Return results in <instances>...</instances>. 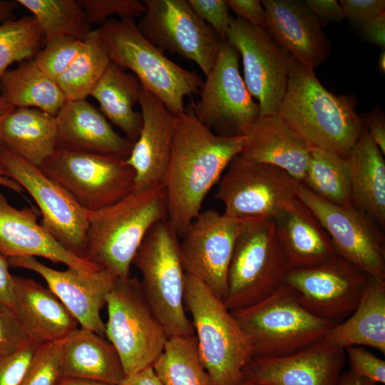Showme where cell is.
I'll use <instances>...</instances> for the list:
<instances>
[{
    "label": "cell",
    "mask_w": 385,
    "mask_h": 385,
    "mask_svg": "<svg viewBox=\"0 0 385 385\" xmlns=\"http://www.w3.org/2000/svg\"><path fill=\"white\" fill-rule=\"evenodd\" d=\"M244 136H221L196 117L192 103L176 116L165 182L168 220L178 236L201 211L211 188L240 155Z\"/></svg>",
    "instance_id": "1"
},
{
    "label": "cell",
    "mask_w": 385,
    "mask_h": 385,
    "mask_svg": "<svg viewBox=\"0 0 385 385\" xmlns=\"http://www.w3.org/2000/svg\"><path fill=\"white\" fill-rule=\"evenodd\" d=\"M302 184L332 203L347 208L354 207L349 166L345 157L309 147V164Z\"/></svg>",
    "instance_id": "34"
},
{
    "label": "cell",
    "mask_w": 385,
    "mask_h": 385,
    "mask_svg": "<svg viewBox=\"0 0 385 385\" xmlns=\"http://www.w3.org/2000/svg\"><path fill=\"white\" fill-rule=\"evenodd\" d=\"M39 215L34 207L12 206L0 192V253L7 259L41 257L87 273L101 269L67 251L38 222Z\"/></svg>",
    "instance_id": "23"
},
{
    "label": "cell",
    "mask_w": 385,
    "mask_h": 385,
    "mask_svg": "<svg viewBox=\"0 0 385 385\" xmlns=\"http://www.w3.org/2000/svg\"><path fill=\"white\" fill-rule=\"evenodd\" d=\"M56 150L127 158L133 144L113 128L105 115L86 100L66 101L56 115Z\"/></svg>",
    "instance_id": "24"
},
{
    "label": "cell",
    "mask_w": 385,
    "mask_h": 385,
    "mask_svg": "<svg viewBox=\"0 0 385 385\" xmlns=\"http://www.w3.org/2000/svg\"><path fill=\"white\" fill-rule=\"evenodd\" d=\"M40 345L31 341L16 353L0 356V385H20Z\"/></svg>",
    "instance_id": "43"
},
{
    "label": "cell",
    "mask_w": 385,
    "mask_h": 385,
    "mask_svg": "<svg viewBox=\"0 0 385 385\" xmlns=\"http://www.w3.org/2000/svg\"><path fill=\"white\" fill-rule=\"evenodd\" d=\"M351 367L356 375L382 384H385V361L361 346L344 349Z\"/></svg>",
    "instance_id": "45"
},
{
    "label": "cell",
    "mask_w": 385,
    "mask_h": 385,
    "mask_svg": "<svg viewBox=\"0 0 385 385\" xmlns=\"http://www.w3.org/2000/svg\"><path fill=\"white\" fill-rule=\"evenodd\" d=\"M63 340L41 344L20 385H55L61 377Z\"/></svg>",
    "instance_id": "40"
},
{
    "label": "cell",
    "mask_w": 385,
    "mask_h": 385,
    "mask_svg": "<svg viewBox=\"0 0 385 385\" xmlns=\"http://www.w3.org/2000/svg\"><path fill=\"white\" fill-rule=\"evenodd\" d=\"M241 56L244 82L257 100L260 117L277 116L289 72L290 56L263 27L231 18L227 40Z\"/></svg>",
    "instance_id": "16"
},
{
    "label": "cell",
    "mask_w": 385,
    "mask_h": 385,
    "mask_svg": "<svg viewBox=\"0 0 385 385\" xmlns=\"http://www.w3.org/2000/svg\"><path fill=\"white\" fill-rule=\"evenodd\" d=\"M31 341L14 310L0 303V356L16 353Z\"/></svg>",
    "instance_id": "42"
},
{
    "label": "cell",
    "mask_w": 385,
    "mask_h": 385,
    "mask_svg": "<svg viewBox=\"0 0 385 385\" xmlns=\"http://www.w3.org/2000/svg\"><path fill=\"white\" fill-rule=\"evenodd\" d=\"M166 219L165 185L134 190L113 205L89 211L86 260L118 278L129 277L145 236L155 224Z\"/></svg>",
    "instance_id": "3"
},
{
    "label": "cell",
    "mask_w": 385,
    "mask_h": 385,
    "mask_svg": "<svg viewBox=\"0 0 385 385\" xmlns=\"http://www.w3.org/2000/svg\"><path fill=\"white\" fill-rule=\"evenodd\" d=\"M240 155L279 168L303 181L309 160V147L278 116L259 117L244 135Z\"/></svg>",
    "instance_id": "27"
},
{
    "label": "cell",
    "mask_w": 385,
    "mask_h": 385,
    "mask_svg": "<svg viewBox=\"0 0 385 385\" xmlns=\"http://www.w3.org/2000/svg\"><path fill=\"white\" fill-rule=\"evenodd\" d=\"M110 63L98 30H92L78 55L56 81L66 101L91 96Z\"/></svg>",
    "instance_id": "37"
},
{
    "label": "cell",
    "mask_w": 385,
    "mask_h": 385,
    "mask_svg": "<svg viewBox=\"0 0 385 385\" xmlns=\"http://www.w3.org/2000/svg\"><path fill=\"white\" fill-rule=\"evenodd\" d=\"M345 358L344 349L320 342L282 356L252 358L242 380L255 385H338Z\"/></svg>",
    "instance_id": "20"
},
{
    "label": "cell",
    "mask_w": 385,
    "mask_h": 385,
    "mask_svg": "<svg viewBox=\"0 0 385 385\" xmlns=\"http://www.w3.org/2000/svg\"><path fill=\"white\" fill-rule=\"evenodd\" d=\"M118 385H163L152 366L125 376Z\"/></svg>",
    "instance_id": "52"
},
{
    "label": "cell",
    "mask_w": 385,
    "mask_h": 385,
    "mask_svg": "<svg viewBox=\"0 0 385 385\" xmlns=\"http://www.w3.org/2000/svg\"><path fill=\"white\" fill-rule=\"evenodd\" d=\"M179 242L168 219L160 221L145 236L132 263L141 273L143 294L168 339L195 334L185 311L186 273Z\"/></svg>",
    "instance_id": "6"
},
{
    "label": "cell",
    "mask_w": 385,
    "mask_h": 385,
    "mask_svg": "<svg viewBox=\"0 0 385 385\" xmlns=\"http://www.w3.org/2000/svg\"><path fill=\"white\" fill-rule=\"evenodd\" d=\"M364 39L385 48V12L359 26Z\"/></svg>",
    "instance_id": "50"
},
{
    "label": "cell",
    "mask_w": 385,
    "mask_h": 385,
    "mask_svg": "<svg viewBox=\"0 0 385 385\" xmlns=\"http://www.w3.org/2000/svg\"><path fill=\"white\" fill-rule=\"evenodd\" d=\"M60 372L61 376L114 385L125 378L120 359L112 344L82 327L63 340Z\"/></svg>",
    "instance_id": "28"
},
{
    "label": "cell",
    "mask_w": 385,
    "mask_h": 385,
    "mask_svg": "<svg viewBox=\"0 0 385 385\" xmlns=\"http://www.w3.org/2000/svg\"><path fill=\"white\" fill-rule=\"evenodd\" d=\"M275 234L289 270L312 267L336 255L332 240L312 210L298 198L274 218Z\"/></svg>",
    "instance_id": "26"
},
{
    "label": "cell",
    "mask_w": 385,
    "mask_h": 385,
    "mask_svg": "<svg viewBox=\"0 0 385 385\" xmlns=\"http://www.w3.org/2000/svg\"><path fill=\"white\" fill-rule=\"evenodd\" d=\"M142 88L134 74L111 62L91 93L98 102L101 113L133 144L138 138L143 123L141 112L134 110Z\"/></svg>",
    "instance_id": "32"
},
{
    "label": "cell",
    "mask_w": 385,
    "mask_h": 385,
    "mask_svg": "<svg viewBox=\"0 0 385 385\" xmlns=\"http://www.w3.org/2000/svg\"><path fill=\"white\" fill-rule=\"evenodd\" d=\"M321 342L341 348L366 346L385 353V278L369 276L354 312Z\"/></svg>",
    "instance_id": "29"
},
{
    "label": "cell",
    "mask_w": 385,
    "mask_h": 385,
    "mask_svg": "<svg viewBox=\"0 0 385 385\" xmlns=\"http://www.w3.org/2000/svg\"><path fill=\"white\" fill-rule=\"evenodd\" d=\"M302 183L285 170L238 155L222 175L215 198L240 219H274L297 198Z\"/></svg>",
    "instance_id": "11"
},
{
    "label": "cell",
    "mask_w": 385,
    "mask_h": 385,
    "mask_svg": "<svg viewBox=\"0 0 385 385\" xmlns=\"http://www.w3.org/2000/svg\"><path fill=\"white\" fill-rule=\"evenodd\" d=\"M152 367L163 385H213L200 360L195 334L169 338Z\"/></svg>",
    "instance_id": "36"
},
{
    "label": "cell",
    "mask_w": 385,
    "mask_h": 385,
    "mask_svg": "<svg viewBox=\"0 0 385 385\" xmlns=\"http://www.w3.org/2000/svg\"><path fill=\"white\" fill-rule=\"evenodd\" d=\"M145 12L136 24L152 45L196 63L205 76L217 61L222 41L195 13L188 0H143Z\"/></svg>",
    "instance_id": "14"
},
{
    "label": "cell",
    "mask_w": 385,
    "mask_h": 385,
    "mask_svg": "<svg viewBox=\"0 0 385 385\" xmlns=\"http://www.w3.org/2000/svg\"><path fill=\"white\" fill-rule=\"evenodd\" d=\"M55 385H114L89 379L61 376Z\"/></svg>",
    "instance_id": "55"
},
{
    "label": "cell",
    "mask_w": 385,
    "mask_h": 385,
    "mask_svg": "<svg viewBox=\"0 0 385 385\" xmlns=\"http://www.w3.org/2000/svg\"><path fill=\"white\" fill-rule=\"evenodd\" d=\"M0 166L34 199L42 216L41 225L67 251L86 260L89 211L39 168L4 148Z\"/></svg>",
    "instance_id": "12"
},
{
    "label": "cell",
    "mask_w": 385,
    "mask_h": 385,
    "mask_svg": "<svg viewBox=\"0 0 385 385\" xmlns=\"http://www.w3.org/2000/svg\"><path fill=\"white\" fill-rule=\"evenodd\" d=\"M289 271L274 219H248L235 243L222 302L230 311L252 306L282 286Z\"/></svg>",
    "instance_id": "8"
},
{
    "label": "cell",
    "mask_w": 385,
    "mask_h": 385,
    "mask_svg": "<svg viewBox=\"0 0 385 385\" xmlns=\"http://www.w3.org/2000/svg\"><path fill=\"white\" fill-rule=\"evenodd\" d=\"M83 44L84 41L56 38L43 43L33 60L46 75L56 81L78 55Z\"/></svg>",
    "instance_id": "39"
},
{
    "label": "cell",
    "mask_w": 385,
    "mask_h": 385,
    "mask_svg": "<svg viewBox=\"0 0 385 385\" xmlns=\"http://www.w3.org/2000/svg\"><path fill=\"white\" fill-rule=\"evenodd\" d=\"M265 29L291 57L314 69L332 53L329 39L317 17L300 0H262Z\"/></svg>",
    "instance_id": "22"
},
{
    "label": "cell",
    "mask_w": 385,
    "mask_h": 385,
    "mask_svg": "<svg viewBox=\"0 0 385 385\" xmlns=\"http://www.w3.org/2000/svg\"><path fill=\"white\" fill-rule=\"evenodd\" d=\"M0 98L15 108H38L56 115L66 100L56 81L33 59L8 69L0 81Z\"/></svg>",
    "instance_id": "33"
},
{
    "label": "cell",
    "mask_w": 385,
    "mask_h": 385,
    "mask_svg": "<svg viewBox=\"0 0 385 385\" xmlns=\"http://www.w3.org/2000/svg\"><path fill=\"white\" fill-rule=\"evenodd\" d=\"M226 2L236 18L247 22L265 28L266 13L264 6L259 0H226Z\"/></svg>",
    "instance_id": "47"
},
{
    "label": "cell",
    "mask_w": 385,
    "mask_h": 385,
    "mask_svg": "<svg viewBox=\"0 0 385 385\" xmlns=\"http://www.w3.org/2000/svg\"><path fill=\"white\" fill-rule=\"evenodd\" d=\"M364 126L373 142L385 154V115L376 106L371 111L361 115Z\"/></svg>",
    "instance_id": "49"
},
{
    "label": "cell",
    "mask_w": 385,
    "mask_h": 385,
    "mask_svg": "<svg viewBox=\"0 0 385 385\" xmlns=\"http://www.w3.org/2000/svg\"><path fill=\"white\" fill-rule=\"evenodd\" d=\"M377 68L381 73H385V51L380 53L378 57Z\"/></svg>",
    "instance_id": "58"
},
{
    "label": "cell",
    "mask_w": 385,
    "mask_h": 385,
    "mask_svg": "<svg viewBox=\"0 0 385 385\" xmlns=\"http://www.w3.org/2000/svg\"><path fill=\"white\" fill-rule=\"evenodd\" d=\"M352 95H334L314 68L290 56L287 89L278 115L309 147L346 158L364 123Z\"/></svg>",
    "instance_id": "2"
},
{
    "label": "cell",
    "mask_w": 385,
    "mask_h": 385,
    "mask_svg": "<svg viewBox=\"0 0 385 385\" xmlns=\"http://www.w3.org/2000/svg\"><path fill=\"white\" fill-rule=\"evenodd\" d=\"M139 100L143 123L126 163L135 173V189L165 185L176 116L143 85Z\"/></svg>",
    "instance_id": "21"
},
{
    "label": "cell",
    "mask_w": 385,
    "mask_h": 385,
    "mask_svg": "<svg viewBox=\"0 0 385 385\" xmlns=\"http://www.w3.org/2000/svg\"><path fill=\"white\" fill-rule=\"evenodd\" d=\"M297 198L319 220L337 255L369 276L385 278L384 235L373 218L356 207L332 203L303 184Z\"/></svg>",
    "instance_id": "17"
},
{
    "label": "cell",
    "mask_w": 385,
    "mask_h": 385,
    "mask_svg": "<svg viewBox=\"0 0 385 385\" xmlns=\"http://www.w3.org/2000/svg\"><path fill=\"white\" fill-rule=\"evenodd\" d=\"M369 277L336 254L318 265L289 270L284 283L309 312L337 324L357 307Z\"/></svg>",
    "instance_id": "18"
},
{
    "label": "cell",
    "mask_w": 385,
    "mask_h": 385,
    "mask_svg": "<svg viewBox=\"0 0 385 385\" xmlns=\"http://www.w3.org/2000/svg\"><path fill=\"white\" fill-rule=\"evenodd\" d=\"M98 30L111 62L131 71L173 115L183 112L185 96L200 93L204 82L200 76L147 41L133 19H109Z\"/></svg>",
    "instance_id": "5"
},
{
    "label": "cell",
    "mask_w": 385,
    "mask_h": 385,
    "mask_svg": "<svg viewBox=\"0 0 385 385\" xmlns=\"http://www.w3.org/2000/svg\"><path fill=\"white\" fill-rule=\"evenodd\" d=\"M247 220L201 210L179 242L185 273L202 282L222 302L235 243Z\"/></svg>",
    "instance_id": "15"
},
{
    "label": "cell",
    "mask_w": 385,
    "mask_h": 385,
    "mask_svg": "<svg viewBox=\"0 0 385 385\" xmlns=\"http://www.w3.org/2000/svg\"><path fill=\"white\" fill-rule=\"evenodd\" d=\"M338 385H376V384L349 371L342 374Z\"/></svg>",
    "instance_id": "54"
},
{
    "label": "cell",
    "mask_w": 385,
    "mask_h": 385,
    "mask_svg": "<svg viewBox=\"0 0 385 385\" xmlns=\"http://www.w3.org/2000/svg\"><path fill=\"white\" fill-rule=\"evenodd\" d=\"M252 345V358L288 355L320 342L335 323L315 317L285 283L260 302L230 311Z\"/></svg>",
    "instance_id": "7"
},
{
    "label": "cell",
    "mask_w": 385,
    "mask_h": 385,
    "mask_svg": "<svg viewBox=\"0 0 385 385\" xmlns=\"http://www.w3.org/2000/svg\"><path fill=\"white\" fill-rule=\"evenodd\" d=\"M43 46V34L32 15L0 24V81L10 65L33 59Z\"/></svg>",
    "instance_id": "38"
},
{
    "label": "cell",
    "mask_w": 385,
    "mask_h": 385,
    "mask_svg": "<svg viewBox=\"0 0 385 385\" xmlns=\"http://www.w3.org/2000/svg\"><path fill=\"white\" fill-rule=\"evenodd\" d=\"M2 147L41 168L56 150V115L33 108H14L0 128Z\"/></svg>",
    "instance_id": "30"
},
{
    "label": "cell",
    "mask_w": 385,
    "mask_h": 385,
    "mask_svg": "<svg viewBox=\"0 0 385 385\" xmlns=\"http://www.w3.org/2000/svg\"><path fill=\"white\" fill-rule=\"evenodd\" d=\"M13 309L31 340L38 344L63 340L79 323L50 290L30 278L13 275Z\"/></svg>",
    "instance_id": "25"
},
{
    "label": "cell",
    "mask_w": 385,
    "mask_h": 385,
    "mask_svg": "<svg viewBox=\"0 0 385 385\" xmlns=\"http://www.w3.org/2000/svg\"><path fill=\"white\" fill-rule=\"evenodd\" d=\"M105 336L115 349L125 377L153 366L168 337L136 277L118 278L106 297Z\"/></svg>",
    "instance_id": "9"
},
{
    "label": "cell",
    "mask_w": 385,
    "mask_h": 385,
    "mask_svg": "<svg viewBox=\"0 0 385 385\" xmlns=\"http://www.w3.org/2000/svg\"><path fill=\"white\" fill-rule=\"evenodd\" d=\"M304 3L321 25L338 23L344 19L341 6L336 0H305Z\"/></svg>",
    "instance_id": "48"
},
{
    "label": "cell",
    "mask_w": 385,
    "mask_h": 385,
    "mask_svg": "<svg viewBox=\"0 0 385 385\" xmlns=\"http://www.w3.org/2000/svg\"><path fill=\"white\" fill-rule=\"evenodd\" d=\"M31 14L43 43L56 38L84 41L91 32L81 6L76 0H16Z\"/></svg>",
    "instance_id": "35"
},
{
    "label": "cell",
    "mask_w": 385,
    "mask_h": 385,
    "mask_svg": "<svg viewBox=\"0 0 385 385\" xmlns=\"http://www.w3.org/2000/svg\"><path fill=\"white\" fill-rule=\"evenodd\" d=\"M0 185L12 190L19 194L22 193V192L24 191L22 187L18 183H16L15 180H12L6 175V173L4 171L1 166Z\"/></svg>",
    "instance_id": "56"
},
{
    "label": "cell",
    "mask_w": 385,
    "mask_h": 385,
    "mask_svg": "<svg viewBox=\"0 0 385 385\" xmlns=\"http://www.w3.org/2000/svg\"><path fill=\"white\" fill-rule=\"evenodd\" d=\"M19 6L16 0H0V24L14 19V12Z\"/></svg>",
    "instance_id": "53"
},
{
    "label": "cell",
    "mask_w": 385,
    "mask_h": 385,
    "mask_svg": "<svg viewBox=\"0 0 385 385\" xmlns=\"http://www.w3.org/2000/svg\"><path fill=\"white\" fill-rule=\"evenodd\" d=\"M89 24H104L113 15L119 18L142 16L145 12L143 1L139 0H78Z\"/></svg>",
    "instance_id": "41"
},
{
    "label": "cell",
    "mask_w": 385,
    "mask_h": 385,
    "mask_svg": "<svg viewBox=\"0 0 385 385\" xmlns=\"http://www.w3.org/2000/svg\"><path fill=\"white\" fill-rule=\"evenodd\" d=\"M237 385H255V384L248 381L242 380L240 383H239Z\"/></svg>",
    "instance_id": "59"
},
{
    "label": "cell",
    "mask_w": 385,
    "mask_h": 385,
    "mask_svg": "<svg viewBox=\"0 0 385 385\" xmlns=\"http://www.w3.org/2000/svg\"><path fill=\"white\" fill-rule=\"evenodd\" d=\"M383 153L363 128L346 159L352 202L356 209L385 226V160Z\"/></svg>",
    "instance_id": "31"
},
{
    "label": "cell",
    "mask_w": 385,
    "mask_h": 385,
    "mask_svg": "<svg viewBox=\"0 0 385 385\" xmlns=\"http://www.w3.org/2000/svg\"><path fill=\"white\" fill-rule=\"evenodd\" d=\"M9 267L8 259L0 253V303L6 304L12 308L14 279L13 275L9 272Z\"/></svg>",
    "instance_id": "51"
},
{
    "label": "cell",
    "mask_w": 385,
    "mask_h": 385,
    "mask_svg": "<svg viewBox=\"0 0 385 385\" xmlns=\"http://www.w3.org/2000/svg\"><path fill=\"white\" fill-rule=\"evenodd\" d=\"M197 103V118L215 133L244 136L260 117V106L248 91L239 70V53L223 41L214 67L206 76Z\"/></svg>",
    "instance_id": "13"
},
{
    "label": "cell",
    "mask_w": 385,
    "mask_h": 385,
    "mask_svg": "<svg viewBox=\"0 0 385 385\" xmlns=\"http://www.w3.org/2000/svg\"><path fill=\"white\" fill-rule=\"evenodd\" d=\"M344 19L359 26L385 12L384 0H341Z\"/></svg>",
    "instance_id": "46"
},
{
    "label": "cell",
    "mask_w": 385,
    "mask_h": 385,
    "mask_svg": "<svg viewBox=\"0 0 385 385\" xmlns=\"http://www.w3.org/2000/svg\"><path fill=\"white\" fill-rule=\"evenodd\" d=\"M184 304L192 316L200 360L213 385H237L252 359V345L223 302L185 274Z\"/></svg>",
    "instance_id": "4"
},
{
    "label": "cell",
    "mask_w": 385,
    "mask_h": 385,
    "mask_svg": "<svg viewBox=\"0 0 385 385\" xmlns=\"http://www.w3.org/2000/svg\"><path fill=\"white\" fill-rule=\"evenodd\" d=\"M10 267L24 268L38 274L50 290L61 300L82 328L105 336L101 317L106 297L118 277L106 270L87 273L68 268L57 270L33 257L8 259Z\"/></svg>",
    "instance_id": "19"
},
{
    "label": "cell",
    "mask_w": 385,
    "mask_h": 385,
    "mask_svg": "<svg viewBox=\"0 0 385 385\" xmlns=\"http://www.w3.org/2000/svg\"><path fill=\"white\" fill-rule=\"evenodd\" d=\"M39 168L88 211L113 205L135 189V173L118 156L57 149Z\"/></svg>",
    "instance_id": "10"
},
{
    "label": "cell",
    "mask_w": 385,
    "mask_h": 385,
    "mask_svg": "<svg viewBox=\"0 0 385 385\" xmlns=\"http://www.w3.org/2000/svg\"><path fill=\"white\" fill-rule=\"evenodd\" d=\"M14 108L15 107L12 106L4 99L0 98V128L5 117L14 109ZM2 148L3 147L0 140V151Z\"/></svg>",
    "instance_id": "57"
},
{
    "label": "cell",
    "mask_w": 385,
    "mask_h": 385,
    "mask_svg": "<svg viewBox=\"0 0 385 385\" xmlns=\"http://www.w3.org/2000/svg\"><path fill=\"white\" fill-rule=\"evenodd\" d=\"M197 16L226 41L231 18L226 0H188Z\"/></svg>",
    "instance_id": "44"
}]
</instances>
